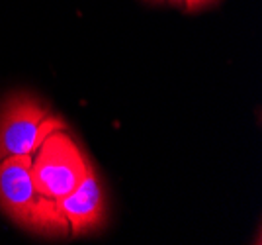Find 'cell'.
<instances>
[{"instance_id":"6da1fadb","label":"cell","mask_w":262,"mask_h":245,"mask_svg":"<svg viewBox=\"0 0 262 245\" xmlns=\"http://www.w3.org/2000/svg\"><path fill=\"white\" fill-rule=\"evenodd\" d=\"M30 167L32 155H10L0 161V208L26 230L49 237H67V218L57 200L37 192Z\"/></svg>"},{"instance_id":"7a4b0ae2","label":"cell","mask_w":262,"mask_h":245,"mask_svg":"<svg viewBox=\"0 0 262 245\" xmlns=\"http://www.w3.org/2000/svg\"><path fill=\"white\" fill-rule=\"evenodd\" d=\"M88 167L90 161L63 128L51 132L35 149L30 173L33 187L41 196L59 200L77 189Z\"/></svg>"},{"instance_id":"3957f363","label":"cell","mask_w":262,"mask_h":245,"mask_svg":"<svg viewBox=\"0 0 262 245\" xmlns=\"http://www.w3.org/2000/svg\"><path fill=\"white\" fill-rule=\"evenodd\" d=\"M65 124L51 116L32 94H14L0 106V161L10 155H33L47 135Z\"/></svg>"},{"instance_id":"277c9868","label":"cell","mask_w":262,"mask_h":245,"mask_svg":"<svg viewBox=\"0 0 262 245\" xmlns=\"http://www.w3.org/2000/svg\"><path fill=\"white\" fill-rule=\"evenodd\" d=\"M59 210L69 222V235L90 234L98 230L106 218V204H104V192L100 187L98 175L90 165L84 178L78 182V187L67 196L57 200Z\"/></svg>"},{"instance_id":"5b68a950","label":"cell","mask_w":262,"mask_h":245,"mask_svg":"<svg viewBox=\"0 0 262 245\" xmlns=\"http://www.w3.org/2000/svg\"><path fill=\"white\" fill-rule=\"evenodd\" d=\"M213 2H217V0H182V6L188 12H198L209 6V4H213Z\"/></svg>"},{"instance_id":"8992f818","label":"cell","mask_w":262,"mask_h":245,"mask_svg":"<svg viewBox=\"0 0 262 245\" xmlns=\"http://www.w3.org/2000/svg\"><path fill=\"white\" fill-rule=\"evenodd\" d=\"M172 6H182V0H168Z\"/></svg>"},{"instance_id":"52a82bcc","label":"cell","mask_w":262,"mask_h":245,"mask_svg":"<svg viewBox=\"0 0 262 245\" xmlns=\"http://www.w3.org/2000/svg\"><path fill=\"white\" fill-rule=\"evenodd\" d=\"M151 2H161V0H151Z\"/></svg>"}]
</instances>
